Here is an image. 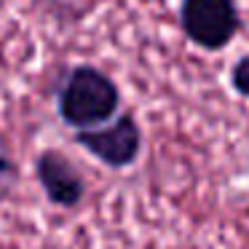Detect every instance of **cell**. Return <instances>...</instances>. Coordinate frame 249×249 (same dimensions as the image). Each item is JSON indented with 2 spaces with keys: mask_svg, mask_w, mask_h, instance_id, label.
<instances>
[{
  "mask_svg": "<svg viewBox=\"0 0 249 249\" xmlns=\"http://www.w3.org/2000/svg\"><path fill=\"white\" fill-rule=\"evenodd\" d=\"M59 118L72 129H91L121 110L118 83L94 65H75L65 72L56 89Z\"/></svg>",
  "mask_w": 249,
  "mask_h": 249,
  "instance_id": "cell-1",
  "label": "cell"
},
{
  "mask_svg": "<svg viewBox=\"0 0 249 249\" xmlns=\"http://www.w3.org/2000/svg\"><path fill=\"white\" fill-rule=\"evenodd\" d=\"M179 30L204 51H222L241 30L236 0H179Z\"/></svg>",
  "mask_w": 249,
  "mask_h": 249,
  "instance_id": "cell-2",
  "label": "cell"
},
{
  "mask_svg": "<svg viewBox=\"0 0 249 249\" xmlns=\"http://www.w3.org/2000/svg\"><path fill=\"white\" fill-rule=\"evenodd\" d=\"M75 142L110 169H126L137 163L142 150V129L131 113H118L91 129H78Z\"/></svg>",
  "mask_w": 249,
  "mask_h": 249,
  "instance_id": "cell-3",
  "label": "cell"
},
{
  "mask_svg": "<svg viewBox=\"0 0 249 249\" xmlns=\"http://www.w3.org/2000/svg\"><path fill=\"white\" fill-rule=\"evenodd\" d=\"M35 177H38L46 198L62 209L81 206L83 196H86V179H83L81 169L56 147H49L35 158Z\"/></svg>",
  "mask_w": 249,
  "mask_h": 249,
  "instance_id": "cell-4",
  "label": "cell"
},
{
  "mask_svg": "<svg viewBox=\"0 0 249 249\" xmlns=\"http://www.w3.org/2000/svg\"><path fill=\"white\" fill-rule=\"evenodd\" d=\"M17 182H19V163L14 158V150L8 145L6 134L0 131V204L11 198V193L17 190Z\"/></svg>",
  "mask_w": 249,
  "mask_h": 249,
  "instance_id": "cell-5",
  "label": "cell"
},
{
  "mask_svg": "<svg viewBox=\"0 0 249 249\" xmlns=\"http://www.w3.org/2000/svg\"><path fill=\"white\" fill-rule=\"evenodd\" d=\"M231 86L238 97L249 99V54L238 56L231 67Z\"/></svg>",
  "mask_w": 249,
  "mask_h": 249,
  "instance_id": "cell-6",
  "label": "cell"
},
{
  "mask_svg": "<svg viewBox=\"0 0 249 249\" xmlns=\"http://www.w3.org/2000/svg\"><path fill=\"white\" fill-rule=\"evenodd\" d=\"M38 3L46 8H51V11H59V8L65 6V0H38ZM59 17H62V11H59Z\"/></svg>",
  "mask_w": 249,
  "mask_h": 249,
  "instance_id": "cell-7",
  "label": "cell"
}]
</instances>
